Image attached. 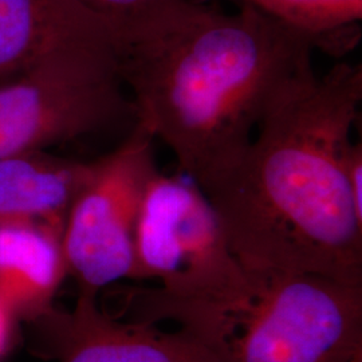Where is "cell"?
<instances>
[{
    "instance_id": "obj_4",
    "label": "cell",
    "mask_w": 362,
    "mask_h": 362,
    "mask_svg": "<svg viewBox=\"0 0 362 362\" xmlns=\"http://www.w3.org/2000/svg\"><path fill=\"white\" fill-rule=\"evenodd\" d=\"M248 274L245 298L203 339L220 361L362 362V286Z\"/></svg>"
},
{
    "instance_id": "obj_8",
    "label": "cell",
    "mask_w": 362,
    "mask_h": 362,
    "mask_svg": "<svg viewBox=\"0 0 362 362\" xmlns=\"http://www.w3.org/2000/svg\"><path fill=\"white\" fill-rule=\"evenodd\" d=\"M82 46L115 49L110 26L81 0H0V77Z\"/></svg>"
},
{
    "instance_id": "obj_5",
    "label": "cell",
    "mask_w": 362,
    "mask_h": 362,
    "mask_svg": "<svg viewBox=\"0 0 362 362\" xmlns=\"http://www.w3.org/2000/svg\"><path fill=\"white\" fill-rule=\"evenodd\" d=\"M121 85L110 46L73 47L40 59L0 88V157L90 134L124 113L134 117Z\"/></svg>"
},
{
    "instance_id": "obj_1",
    "label": "cell",
    "mask_w": 362,
    "mask_h": 362,
    "mask_svg": "<svg viewBox=\"0 0 362 362\" xmlns=\"http://www.w3.org/2000/svg\"><path fill=\"white\" fill-rule=\"evenodd\" d=\"M112 33L134 122L197 185L228 168L272 107L315 74L310 42L247 3L226 13L156 0Z\"/></svg>"
},
{
    "instance_id": "obj_10",
    "label": "cell",
    "mask_w": 362,
    "mask_h": 362,
    "mask_svg": "<svg viewBox=\"0 0 362 362\" xmlns=\"http://www.w3.org/2000/svg\"><path fill=\"white\" fill-rule=\"evenodd\" d=\"M93 163L39 152L0 157V224L39 221L64 231Z\"/></svg>"
},
{
    "instance_id": "obj_2",
    "label": "cell",
    "mask_w": 362,
    "mask_h": 362,
    "mask_svg": "<svg viewBox=\"0 0 362 362\" xmlns=\"http://www.w3.org/2000/svg\"><path fill=\"white\" fill-rule=\"evenodd\" d=\"M362 65L299 83L228 168L199 185L248 272L313 274L362 286V214L345 173Z\"/></svg>"
},
{
    "instance_id": "obj_3",
    "label": "cell",
    "mask_w": 362,
    "mask_h": 362,
    "mask_svg": "<svg viewBox=\"0 0 362 362\" xmlns=\"http://www.w3.org/2000/svg\"><path fill=\"white\" fill-rule=\"evenodd\" d=\"M136 321H173L200 341L245 298L250 274L233 255L207 196L179 172L149 180L136 226Z\"/></svg>"
},
{
    "instance_id": "obj_7",
    "label": "cell",
    "mask_w": 362,
    "mask_h": 362,
    "mask_svg": "<svg viewBox=\"0 0 362 362\" xmlns=\"http://www.w3.org/2000/svg\"><path fill=\"white\" fill-rule=\"evenodd\" d=\"M97 297L78 291L71 310L54 306L28 324L35 351L58 362H221L189 332L167 333L151 322L118 321L98 308Z\"/></svg>"
},
{
    "instance_id": "obj_11",
    "label": "cell",
    "mask_w": 362,
    "mask_h": 362,
    "mask_svg": "<svg viewBox=\"0 0 362 362\" xmlns=\"http://www.w3.org/2000/svg\"><path fill=\"white\" fill-rule=\"evenodd\" d=\"M308 39L314 50L341 58L361 38L362 0H240Z\"/></svg>"
},
{
    "instance_id": "obj_6",
    "label": "cell",
    "mask_w": 362,
    "mask_h": 362,
    "mask_svg": "<svg viewBox=\"0 0 362 362\" xmlns=\"http://www.w3.org/2000/svg\"><path fill=\"white\" fill-rule=\"evenodd\" d=\"M155 140L134 122L117 149L93 163L69 209L62 243L78 291L98 296L106 286L136 278L137 218L145 188L158 172Z\"/></svg>"
},
{
    "instance_id": "obj_12",
    "label": "cell",
    "mask_w": 362,
    "mask_h": 362,
    "mask_svg": "<svg viewBox=\"0 0 362 362\" xmlns=\"http://www.w3.org/2000/svg\"><path fill=\"white\" fill-rule=\"evenodd\" d=\"M93 13L100 15L113 31L115 27L141 13L156 0H81Z\"/></svg>"
},
{
    "instance_id": "obj_14",
    "label": "cell",
    "mask_w": 362,
    "mask_h": 362,
    "mask_svg": "<svg viewBox=\"0 0 362 362\" xmlns=\"http://www.w3.org/2000/svg\"><path fill=\"white\" fill-rule=\"evenodd\" d=\"M16 317L0 300V361L11 350L16 334Z\"/></svg>"
},
{
    "instance_id": "obj_9",
    "label": "cell",
    "mask_w": 362,
    "mask_h": 362,
    "mask_svg": "<svg viewBox=\"0 0 362 362\" xmlns=\"http://www.w3.org/2000/svg\"><path fill=\"white\" fill-rule=\"evenodd\" d=\"M64 231L46 223L0 224V300L31 324L52 310L69 275Z\"/></svg>"
},
{
    "instance_id": "obj_13",
    "label": "cell",
    "mask_w": 362,
    "mask_h": 362,
    "mask_svg": "<svg viewBox=\"0 0 362 362\" xmlns=\"http://www.w3.org/2000/svg\"><path fill=\"white\" fill-rule=\"evenodd\" d=\"M345 173L354 206L362 214V145L351 143L345 163Z\"/></svg>"
}]
</instances>
